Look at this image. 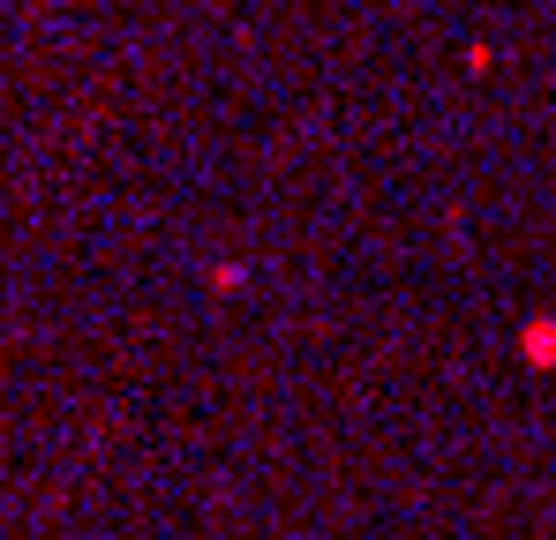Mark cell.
<instances>
[{
    "instance_id": "cell-1",
    "label": "cell",
    "mask_w": 556,
    "mask_h": 540,
    "mask_svg": "<svg viewBox=\"0 0 556 540\" xmlns=\"http://www.w3.org/2000/svg\"><path fill=\"white\" fill-rule=\"evenodd\" d=\"M527 360H542V368L556 360V323H527Z\"/></svg>"
}]
</instances>
